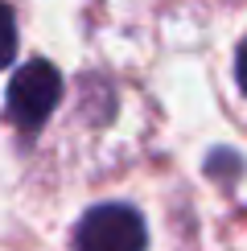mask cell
I'll return each mask as SVG.
<instances>
[{
    "label": "cell",
    "instance_id": "6da1fadb",
    "mask_svg": "<svg viewBox=\"0 0 247 251\" xmlns=\"http://www.w3.org/2000/svg\"><path fill=\"white\" fill-rule=\"evenodd\" d=\"M58 99H62V75L46 58H33V62H25V66H17L13 82H8L4 116L13 120L21 132H37L41 124L54 116Z\"/></svg>",
    "mask_w": 247,
    "mask_h": 251
},
{
    "label": "cell",
    "instance_id": "277c9868",
    "mask_svg": "<svg viewBox=\"0 0 247 251\" xmlns=\"http://www.w3.org/2000/svg\"><path fill=\"white\" fill-rule=\"evenodd\" d=\"M235 78H239V87H243V95H247V41L239 46V54H235Z\"/></svg>",
    "mask_w": 247,
    "mask_h": 251
},
{
    "label": "cell",
    "instance_id": "3957f363",
    "mask_svg": "<svg viewBox=\"0 0 247 251\" xmlns=\"http://www.w3.org/2000/svg\"><path fill=\"white\" fill-rule=\"evenodd\" d=\"M17 58V17L13 8L0 0V70H8Z\"/></svg>",
    "mask_w": 247,
    "mask_h": 251
},
{
    "label": "cell",
    "instance_id": "7a4b0ae2",
    "mask_svg": "<svg viewBox=\"0 0 247 251\" xmlns=\"http://www.w3.org/2000/svg\"><path fill=\"white\" fill-rule=\"evenodd\" d=\"M74 247L78 251H144L148 247V231H144L140 210L124 202L91 206L74 226Z\"/></svg>",
    "mask_w": 247,
    "mask_h": 251
}]
</instances>
